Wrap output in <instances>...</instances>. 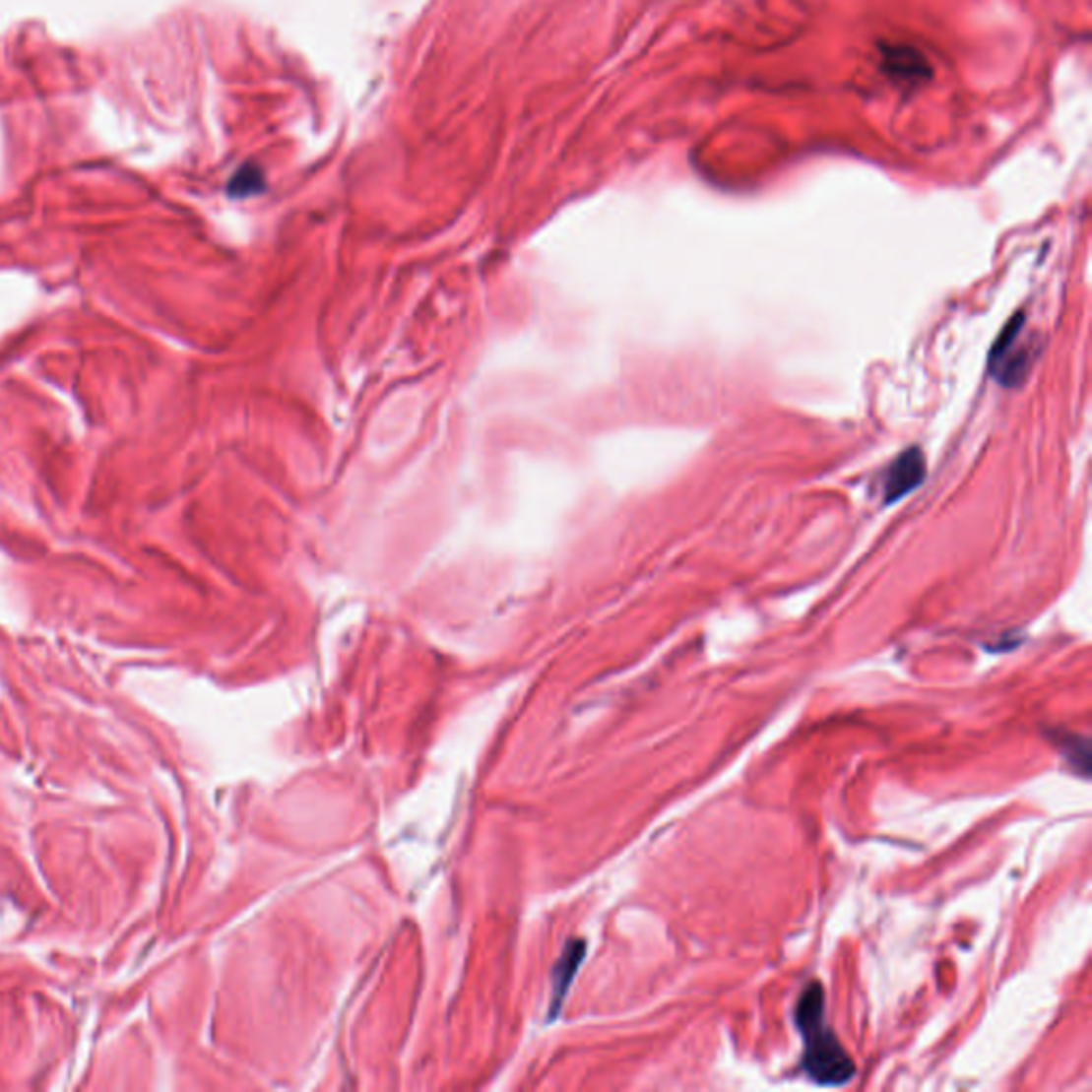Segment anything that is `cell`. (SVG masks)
I'll return each instance as SVG.
<instances>
[{"label":"cell","mask_w":1092,"mask_h":1092,"mask_svg":"<svg viewBox=\"0 0 1092 1092\" xmlns=\"http://www.w3.org/2000/svg\"><path fill=\"white\" fill-rule=\"evenodd\" d=\"M1024 329V316L1016 314L1005 329L1000 331L998 340L995 342V349L988 356V371L993 378L998 380L1003 387H1016V384L1026 376L1029 369V353H1026L1024 344L1020 342Z\"/></svg>","instance_id":"2"},{"label":"cell","mask_w":1092,"mask_h":1092,"mask_svg":"<svg viewBox=\"0 0 1092 1092\" xmlns=\"http://www.w3.org/2000/svg\"><path fill=\"white\" fill-rule=\"evenodd\" d=\"M1052 740L1057 742V747L1062 751V755L1067 757L1069 764L1073 766V770L1077 773H1082L1084 777H1088L1090 773V742L1084 737H1077V735H1069V732H1052L1048 735Z\"/></svg>","instance_id":"5"},{"label":"cell","mask_w":1092,"mask_h":1092,"mask_svg":"<svg viewBox=\"0 0 1092 1092\" xmlns=\"http://www.w3.org/2000/svg\"><path fill=\"white\" fill-rule=\"evenodd\" d=\"M927 477V461L920 448H907L898 455L883 479V504H894L922 484Z\"/></svg>","instance_id":"3"},{"label":"cell","mask_w":1092,"mask_h":1092,"mask_svg":"<svg viewBox=\"0 0 1092 1092\" xmlns=\"http://www.w3.org/2000/svg\"><path fill=\"white\" fill-rule=\"evenodd\" d=\"M585 952H587L585 941H570L568 945H565L563 954H561L559 962L555 965V969H552V1003H550V1018H552V1016H557V1013H559L561 1000H563L565 993H568V988H570V984H572V980H574V975H576L578 967H581V962H583V958H585Z\"/></svg>","instance_id":"4"},{"label":"cell","mask_w":1092,"mask_h":1092,"mask_svg":"<svg viewBox=\"0 0 1092 1092\" xmlns=\"http://www.w3.org/2000/svg\"><path fill=\"white\" fill-rule=\"evenodd\" d=\"M796 1026L803 1035V1069L819 1086H845L854 1080L856 1064L826 1022V995L811 982L796 1003Z\"/></svg>","instance_id":"1"}]
</instances>
